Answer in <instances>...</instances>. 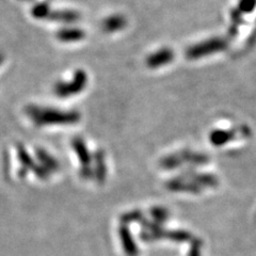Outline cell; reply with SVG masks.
<instances>
[{
    "label": "cell",
    "instance_id": "30bf717a",
    "mask_svg": "<svg viewBox=\"0 0 256 256\" xmlns=\"http://www.w3.org/2000/svg\"><path fill=\"white\" fill-rule=\"evenodd\" d=\"M255 3H256L255 0H242V1L240 2V8L243 11L250 12V11H252V9L254 8Z\"/></svg>",
    "mask_w": 256,
    "mask_h": 256
},
{
    "label": "cell",
    "instance_id": "ba28073f",
    "mask_svg": "<svg viewBox=\"0 0 256 256\" xmlns=\"http://www.w3.org/2000/svg\"><path fill=\"white\" fill-rule=\"evenodd\" d=\"M234 136V132H226V130H215L210 134V142L216 146H220L232 139Z\"/></svg>",
    "mask_w": 256,
    "mask_h": 256
},
{
    "label": "cell",
    "instance_id": "8fae6325",
    "mask_svg": "<svg viewBox=\"0 0 256 256\" xmlns=\"http://www.w3.org/2000/svg\"><path fill=\"white\" fill-rule=\"evenodd\" d=\"M189 256H201V254H200V243L198 241L194 242L191 251H190V253H189Z\"/></svg>",
    "mask_w": 256,
    "mask_h": 256
},
{
    "label": "cell",
    "instance_id": "3957f363",
    "mask_svg": "<svg viewBox=\"0 0 256 256\" xmlns=\"http://www.w3.org/2000/svg\"><path fill=\"white\" fill-rule=\"evenodd\" d=\"M226 47L225 41L221 39H209L201 42L199 44L189 47L186 51V56L189 59H199L202 57H207L212 53H216L223 50Z\"/></svg>",
    "mask_w": 256,
    "mask_h": 256
},
{
    "label": "cell",
    "instance_id": "7a4b0ae2",
    "mask_svg": "<svg viewBox=\"0 0 256 256\" xmlns=\"http://www.w3.org/2000/svg\"><path fill=\"white\" fill-rule=\"evenodd\" d=\"M89 76L85 70H77L70 80L57 82L53 87V92L60 98H70L81 93L88 86Z\"/></svg>",
    "mask_w": 256,
    "mask_h": 256
},
{
    "label": "cell",
    "instance_id": "52a82bcc",
    "mask_svg": "<svg viewBox=\"0 0 256 256\" xmlns=\"http://www.w3.org/2000/svg\"><path fill=\"white\" fill-rule=\"evenodd\" d=\"M48 20L61 23H74L79 20V15L74 11H51Z\"/></svg>",
    "mask_w": 256,
    "mask_h": 256
},
{
    "label": "cell",
    "instance_id": "9c48e42d",
    "mask_svg": "<svg viewBox=\"0 0 256 256\" xmlns=\"http://www.w3.org/2000/svg\"><path fill=\"white\" fill-rule=\"evenodd\" d=\"M51 9L47 3L45 2H41L35 4L34 7L31 10V15L33 16V19L37 20H48V17L51 13Z\"/></svg>",
    "mask_w": 256,
    "mask_h": 256
},
{
    "label": "cell",
    "instance_id": "5b68a950",
    "mask_svg": "<svg viewBox=\"0 0 256 256\" xmlns=\"http://www.w3.org/2000/svg\"><path fill=\"white\" fill-rule=\"evenodd\" d=\"M56 37L62 43H73L85 39L86 32L80 28H63L57 32Z\"/></svg>",
    "mask_w": 256,
    "mask_h": 256
},
{
    "label": "cell",
    "instance_id": "6da1fadb",
    "mask_svg": "<svg viewBox=\"0 0 256 256\" xmlns=\"http://www.w3.org/2000/svg\"><path fill=\"white\" fill-rule=\"evenodd\" d=\"M27 115L37 125H70L80 120L79 112L75 110L68 111L42 106L28 107Z\"/></svg>",
    "mask_w": 256,
    "mask_h": 256
},
{
    "label": "cell",
    "instance_id": "277c9868",
    "mask_svg": "<svg viewBox=\"0 0 256 256\" xmlns=\"http://www.w3.org/2000/svg\"><path fill=\"white\" fill-rule=\"evenodd\" d=\"M174 51L170 48H160L151 53L146 59V65L150 69H158L173 61Z\"/></svg>",
    "mask_w": 256,
    "mask_h": 256
},
{
    "label": "cell",
    "instance_id": "8992f818",
    "mask_svg": "<svg viewBox=\"0 0 256 256\" xmlns=\"http://www.w3.org/2000/svg\"><path fill=\"white\" fill-rule=\"evenodd\" d=\"M127 21L125 19V16L121 14H113L108 16L103 22V30L108 33H113L121 31L126 27Z\"/></svg>",
    "mask_w": 256,
    "mask_h": 256
},
{
    "label": "cell",
    "instance_id": "7c38bea8",
    "mask_svg": "<svg viewBox=\"0 0 256 256\" xmlns=\"http://www.w3.org/2000/svg\"><path fill=\"white\" fill-rule=\"evenodd\" d=\"M3 60H4V56H3V53H2L1 51H0V65L2 64Z\"/></svg>",
    "mask_w": 256,
    "mask_h": 256
}]
</instances>
